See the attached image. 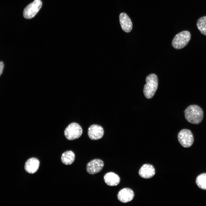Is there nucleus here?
<instances>
[{
    "mask_svg": "<svg viewBox=\"0 0 206 206\" xmlns=\"http://www.w3.org/2000/svg\"><path fill=\"white\" fill-rule=\"evenodd\" d=\"M184 112L186 120L192 124H199L202 122L203 118V110L197 105H189L185 109Z\"/></svg>",
    "mask_w": 206,
    "mask_h": 206,
    "instance_id": "nucleus-1",
    "label": "nucleus"
},
{
    "mask_svg": "<svg viewBox=\"0 0 206 206\" xmlns=\"http://www.w3.org/2000/svg\"><path fill=\"white\" fill-rule=\"evenodd\" d=\"M146 83L144 86L143 93L146 98L150 99L154 96L157 89L158 84L157 76L154 74H150L146 77Z\"/></svg>",
    "mask_w": 206,
    "mask_h": 206,
    "instance_id": "nucleus-2",
    "label": "nucleus"
},
{
    "mask_svg": "<svg viewBox=\"0 0 206 206\" xmlns=\"http://www.w3.org/2000/svg\"><path fill=\"white\" fill-rule=\"evenodd\" d=\"M191 34L188 31H184L176 34L172 42L173 47L177 49H181L186 46L190 40Z\"/></svg>",
    "mask_w": 206,
    "mask_h": 206,
    "instance_id": "nucleus-3",
    "label": "nucleus"
},
{
    "mask_svg": "<svg viewBox=\"0 0 206 206\" xmlns=\"http://www.w3.org/2000/svg\"><path fill=\"white\" fill-rule=\"evenodd\" d=\"M82 129L80 125L76 122L69 124L65 129L64 135L69 140H73L79 138L82 133Z\"/></svg>",
    "mask_w": 206,
    "mask_h": 206,
    "instance_id": "nucleus-4",
    "label": "nucleus"
},
{
    "mask_svg": "<svg viewBox=\"0 0 206 206\" xmlns=\"http://www.w3.org/2000/svg\"><path fill=\"white\" fill-rule=\"evenodd\" d=\"M178 138L180 144L185 148L191 146L194 141L192 133L191 130L187 129H183L179 132Z\"/></svg>",
    "mask_w": 206,
    "mask_h": 206,
    "instance_id": "nucleus-5",
    "label": "nucleus"
},
{
    "mask_svg": "<svg viewBox=\"0 0 206 206\" xmlns=\"http://www.w3.org/2000/svg\"><path fill=\"white\" fill-rule=\"evenodd\" d=\"M42 5L41 0H34L27 5L24 9L23 15L26 19L33 17L39 11Z\"/></svg>",
    "mask_w": 206,
    "mask_h": 206,
    "instance_id": "nucleus-6",
    "label": "nucleus"
},
{
    "mask_svg": "<svg viewBox=\"0 0 206 206\" xmlns=\"http://www.w3.org/2000/svg\"><path fill=\"white\" fill-rule=\"evenodd\" d=\"M104 166V162L102 160L95 159L91 160L87 164L86 171L89 174L94 175L101 171Z\"/></svg>",
    "mask_w": 206,
    "mask_h": 206,
    "instance_id": "nucleus-7",
    "label": "nucleus"
},
{
    "mask_svg": "<svg viewBox=\"0 0 206 206\" xmlns=\"http://www.w3.org/2000/svg\"><path fill=\"white\" fill-rule=\"evenodd\" d=\"M88 134L91 139L98 140L103 137L104 130L101 126L97 124H93L89 128Z\"/></svg>",
    "mask_w": 206,
    "mask_h": 206,
    "instance_id": "nucleus-8",
    "label": "nucleus"
},
{
    "mask_svg": "<svg viewBox=\"0 0 206 206\" xmlns=\"http://www.w3.org/2000/svg\"><path fill=\"white\" fill-rule=\"evenodd\" d=\"M134 197L133 191L128 188H124L121 189L117 195L118 200L123 203H126L131 201Z\"/></svg>",
    "mask_w": 206,
    "mask_h": 206,
    "instance_id": "nucleus-9",
    "label": "nucleus"
},
{
    "mask_svg": "<svg viewBox=\"0 0 206 206\" xmlns=\"http://www.w3.org/2000/svg\"><path fill=\"white\" fill-rule=\"evenodd\" d=\"M119 20L123 30L126 33L130 32L132 28V24L128 15L124 13H121L119 15Z\"/></svg>",
    "mask_w": 206,
    "mask_h": 206,
    "instance_id": "nucleus-10",
    "label": "nucleus"
},
{
    "mask_svg": "<svg viewBox=\"0 0 206 206\" xmlns=\"http://www.w3.org/2000/svg\"><path fill=\"white\" fill-rule=\"evenodd\" d=\"M155 169L153 166L150 164L143 165L140 169L138 173L142 178L148 179L152 177L155 174Z\"/></svg>",
    "mask_w": 206,
    "mask_h": 206,
    "instance_id": "nucleus-11",
    "label": "nucleus"
},
{
    "mask_svg": "<svg viewBox=\"0 0 206 206\" xmlns=\"http://www.w3.org/2000/svg\"><path fill=\"white\" fill-rule=\"evenodd\" d=\"M39 165V162L37 159L31 158L29 159L26 162L24 167L25 169L28 173L33 174L37 171Z\"/></svg>",
    "mask_w": 206,
    "mask_h": 206,
    "instance_id": "nucleus-12",
    "label": "nucleus"
},
{
    "mask_svg": "<svg viewBox=\"0 0 206 206\" xmlns=\"http://www.w3.org/2000/svg\"><path fill=\"white\" fill-rule=\"evenodd\" d=\"M104 179L106 184L110 186L117 185L119 184L120 181L119 177L116 174L112 172L105 174Z\"/></svg>",
    "mask_w": 206,
    "mask_h": 206,
    "instance_id": "nucleus-13",
    "label": "nucleus"
},
{
    "mask_svg": "<svg viewBox=\"0 0 206 206\" xmlns=\"http://www.w3.org/2000/svg\"><path fill=\"white\" fill-rule=\"evenodd\" d=\"M75 158L74 153L71 150L67 151L64 152L61 157V161L62 163L66 165H70L74 162Z\"/></svg>",
    "mask_w": 206,
    "mask_h": 206,
    "instance_id": "nucleus-14",
    "label": "nucleus"
},
{
    "mask_svg": "<svg viewBox=\"0 0 206 206\" xmlns=\"http://www.w3.org/2000/svg\"><path fill=\"white\" fill-rule=\"evenodd\" d=\"M196 25L201 33L206 36V16L199 18L197 21Z\"/></svg>",
    "mask_w": 206,
    "mask_h": 206,
    "instance_id": "nucleus-15",
    "label": "nucleus"
},
{
    "mask_svg": "<svg viewBox=\"0 0 206 206\" xmlns=\"http://www.w3.org/2000/svg\"><path fill=\"white\" fill-rule=\"evenodd\" d=\"M196 183L200 188L206 190V173H203L199 175L196 180Z\"/></svg>",
    "mask_w": 206,
    "mask_h": 206,
    "instance_id": "nucleus-16",
    "label": "nucleus"
},
{
    "mask_svg": "<svg viewBox=\"0 0 206 206\" xmlns=\"http://www.w3.org/2000/svg\"><path fill=\"white\" fill-rule=\"evenodd\" d=\"M4 68L3 63L2 61H0V76L2 74Z\"/></svg>",
    "mask_w": 206,
    "mask_h": 206,
    "instance_id": "nucleus-17",
    "label": "nucleus"
}]
</instances>
